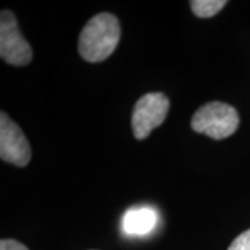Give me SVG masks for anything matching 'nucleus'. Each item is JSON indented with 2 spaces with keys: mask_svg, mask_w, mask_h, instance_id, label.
<instances>
[{
  "mask_svg": "<svg viewBox=\"0 0 250 250\" xmlns=\"http://www.w3.org/2000/svg\"><path fill=\"white\" fill-rule=\"evenodd\" d=\"M121 28L114 14L100 13L92 17L82 28L78 52L88 62H100L108 59L120 42Z\"/></svg>",
  "mask_w": 250,
  "mask_h": 250,
  "instance_id": "1",
  "label": "nucleus"
},
{
  "mask_svg": "<svg viewBox=\"0 0 250 250\" xmlns=\"http://www.w3.org/2000/svg\"><path fill=\"white\" fill-rule=\"evenodd\" d=\"M241 118L231 104L223 102L206 103L192 117V129L199 134L207 135L208 138L221 141L236 132Z\"/></svg>",
  "mask_w": 250,
  "mask_h": 250,
  "instance_id": "2",
  "label": "nucleus"
},
{
  "mask_svg": "<svg viewBox=\"0 0 250 250\" xmlns=\"http://www.w3.org/2000/svg\"><path fill=\"white\" fill-rule=\"evenodd\" d=\"M170 110V100L161 92L143 95L134 106L131 125L136 139H146L154 128L164 123Z\"/></svg>",
  "mask_w": 250,
  "mask_h": 250,
  "instance_id": "3",
  "label": "nucleus"
},
{
  "mask_svg": "<svg viewBox=\"0 0 250 250\" xmlns=\"http://www.w3.org/2000/svg\"><path fill=\"white\" fill-rule=\"evenodd\" d=\"M32 47L18 28L13 11L3 10L0 14V57L7 64L22 67L32 60Z\"/></svg>",
  "mask_w": 250,
  "mask_h": 250,
  "instance_id": "4",
  "label": "nucleus"
},
{
  "mask_svg": "<svg viewBox=\"0 0 250 250\" xmlns=\"http://www.w3.org/2000/svg\"><path fill=\"white\" fill-rule=\"evenodd\" d=\"M0 157L17 167H25L31 161L27 136L4 111L0 113Z\"/></svg>",
  "mask_w": 250,
  "mask_h": 250,
  "instance_id": "5",
  "label": "nucleus"
},
{
  "mask_svg": "<svg viewBox=\"0 0 250 250\" xmlns=\"http://www.w3.org/2000/svg\"><path fill=\"white\" fill-rule=\"evenodd\" d=\"M159 223L157 211L149 206L132 207L124 214L123 229L131 236H143L150 233Z\"/></svg>",
  "mask_w": 250,
  "mask_h": 250,
  "instance_id": "6",
  "label": "nucleus"
},
{
  "mask_svg": "<svg viewBox=\"0 0 250 250\" xmlns=\"http://www.w3.org/2000/svg\"><path fill=\"white\" fill-rule=\"evenodd\" d=\"M227 6L225 0H192L190 9L199 18H211Z\"/></svg>",
  "mask_w": 250,
  "mask_h": 250,
  "instance_id": "7",
  "label": "nucleus"
},
{
  "mask_svg": "<svg viewBox=\"0 0 250 250\" xmlns=\"http://www.w3.org/2000/svg\"><path fill=\"white\" fill-rule=\"evenodd\" d=\"M228 250H250V229L236 236Z\"/></svg>",
  "mask_w": 250,
  "mask_h": 250,
  "instance_id": "8",
  "label": "nucleus"
},
{
  "mask_svg": "<svg viewBox=\"0 0 250 250\" xmlns=\"http://www.w3.org/2000/svg\"><path fill=\"white\" fill-rule=\"evenodd\" d=\"M0 250H28V248L21 242L14 241V239H1Z\"/></svg>",
  "mask_w": 250,
  "mask_h": 250,
  "instance_id": "9",
  "label": "nucleus"
}]
</instances>
